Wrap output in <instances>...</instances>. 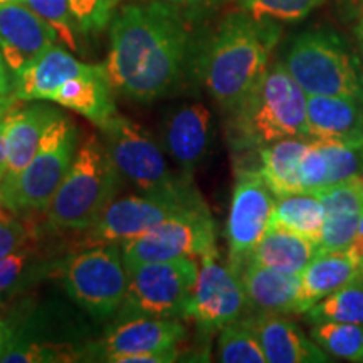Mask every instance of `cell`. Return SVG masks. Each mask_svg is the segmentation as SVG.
Segmentation results:
<instances>
[{
  "label": "cell",
  "instance_id": "obj_28",
  "mask_svg": "<svg viewBox=\"0 0 363 363\" xmlns=\"http://www.w3.org/2000/svg\"><path fill=\"white\" fill-rule=\"evenodd\" d=\"M311 338L330 355L343 360L363 362V326L340 321L313 323Z\"/></svg>",
  "mask_w": 363,
  "mask_h": 363
},
{
  "label": "cell",
  "instance_id": "obj_32",
  "mask_svg": "<svg viewBox=\"0 0 363 363\" xmlns=\"http://www.w3.org/2000/svg\"><path fill=\"white\" fill-rule=\"evenodd\" d=\"M311 194L323 203L325 214L363 216V175L326 185Z\"/></svg>",
  "mask_w": 363,
  "mask_h": 363
},
{
  "label": "cell",
  "instance_id": "obj_4",
  "mask_svg": "<svg viewBox=\"0 0 363 363\" xmlns=\"http://www.w3.org/2000/svg\"><path fill=\"white\" fill-rule=\"evenodd\" d=\"M120 179L106 145L91 135L49 203V224L56 229L88 230L115 199Z\"/></svg>",
  "mask_w": 363,
  "mask_h": 363
},
{
  "label": "cell",
  "instance_id": "obj_22",
  "mask_svg": "<svg viewBox=\"0 0 363 363\" xmlns=\"http://www.w3.org/2000/svg\"><path fill=\"white\" fill-rule=\"evenodd\" d=\"M355 281H363V257L350 249L316 254L301 272V313Z\"/></svg>",
  "mask_w": 363,
  "mask_h": 363
},
{
  "label": "cell",
  "instance_id": "obj_33",
  "mask_svg": "<svg viewBox=\"0 0 363 363\" xmlns=\"http://www.w3.org/2000/svg\"><path fill=\"white\" fill-rule=\"evenodd\" d=\"M78 360V353L66 343H38L13 340L11 348L4 353V363H61Z\"/></svg>",
  "mask_w": 363,
  "mask_h": 363
},
{
  "label": "cell",
  "instance_id": "obj_26",
  "mask_svg": "<svg viewBox=\"0 0 363 363\" xmlns=\"http://www.w3.org/2000/svg\"><path fill=\"white\" fill-rule=\"evenodd\" d=\"M325 224V207L311 192H298L276 197L271 225L310 239L316 246L321 240Z\"/></svg>",
  "mask_w": 363,
  "mask_h": 363
},
{
  "label": "cell",
  "instance_id": "obj_17",
  "mask_svg": "<svg viewBox=\"0 0 363 363\" xmlns=\"http://www.w3.org/2000/svg\"><path fill=\"white\" fill-rule=\"evenodd\" d=\"M362 103L350 96H308V138L363 147Z\"/></svg>",
  "mask_w": 363,
  "mask_h": 363
},
{
  "label": "cell",
  "instance_id": "obj_27",
  "mask_svg": "<svg viewBox=\"0 0 363 363\" xmlns=\"http://www.w3.org/2000/svg\"><path fill=\"white\" fill-rule=\"evenodd\" d=\"M306 318L311 323L340 321L363 326V281H355L320 299L306 311Z\"/></svg>",
  "mask_w": 363,
  "mask_h": 363
},
{
  "label": "cell",
  "instance_id": "obj_46",
  "mask_svg": "<svg viewBox=\"0 0 363 363\" xmlns=\"http://www.w3.org/2000/svg\"><path fill=\"white\" fill-rule=\"evenodd\" d=\"M7 110V103H0V120H2V115Z\"/></svg>",
  "mask_w": 363,
  "mask_h": 363
},
{
  "label": "cell",
  "instance_id": "obj_6",
  "mask_svg": "<svg viewBox=\"0 0 363 363\" xmlns=\"http://www.w3.org/2000/svg\"><path fill=\"white\" fill-rule=\"evenodd\" d=\"M283 62L308 96H350L363 101L360 65L337 33H303L289 45Z\"/></svg>",
  "mask_w": 363,
  "mask_h": 363
},
{
  "label": "cell",
  "instance_id": "obj_11",
  "mask_svg": "<svg viewBox=\"0 0 363 363\" xmlns=\"http://www.w3.org/2000/svg\"><path fill=\"white\" fill-rule=\"evenodd\" d=\"M202 203L197 192L190 195L145 194L113 199L99 219L88 229L84 246L125 244L147 234L169 217Z\"/></svg>",
  "mask_w": 363,
  "mask_h": 363
},
{
  "label": "cell",
  "instance_id": "obj_41",
  "mask_svg": "<svg viewBox=\"0 0 363 363\" xmlns=\"http://www.w3.org/2000/svg\"><path fill=\"white\" fill-rule=\"evenodd\" d=\"M13 91V74L9 69L4 54L0 51V103H7L6 96Z\"/></svg>",
  "mask_w": 363,
  "mask_h": 363
},
{
  "label": "cell",
  "instance_id": "obj_9",
  "mask_svg": "<svg viewBox=\"0 0 363 363\" xmlns=\"http://www.w3.org/2000/svg\"><path fill=\"white\" fill-rule=\"evenodd\" d=\"M66 293L93 315L108 318L120 310L128 288L121 249L116 244L89 246L66 261L62 271Z\"/></svg>",
  "mask_w": 363,
  "mask_h": 363
},
{
  "label": "cell",
  "instance_id": "obj_43",
  "mask_svg": "<svg viewBox=\"0 0 363 363\" xmlns=\"http://www.w3.org/2000/svg\"><path fill=\"white\" fill-rule=\"evenodd\" d=\"M0 165L7 169V123L6 118L0 120Z\"/></svg>",
  "mask_w": 363,
  "mask_h": 363
},
{
  "label": "cell",
  "instance_id": "obj_49",
  "mask_svg": "<svg viewBox=\"0 0 363 363\" xmlns=\"http://www.w3.org/2000/svg\"><path fill=\"white\" fill-rule=\"evenodd\" d=\"M6 212H4V208L2 207H0V219H6Z\"/></svg>",
  "mask_w": 363,
  "mask_h": 363
},
{
  "label": "cell",
  "instance_id": "obj_8",
  "mask_svg": "<svg viewBox=\"0 0 363 363\" xmlns=\"http://www.w3.org/2000/svg\"><path fill=\"white\" fill-rule=\"evenodd\" d=\"M106 148L120 174L143 194L190 195L189 177H177L155 140L133 120L116 115L101 128Z\"/></svg>",
  "mask_w": 363,
  "mask_h": 363
},
{
  "label": "cell",
  "instance_id": "obj_42",
  "mask_svg": "<svg viewBox=\"0 0 363 363\" xmlns=\"http://www.w3.org/2000/svg\"><path fill=\"white\" fill-rule=\"evenodd\" d=\"M165 2H172L179 7H192V9H202V7H216L220 4L229 2V0H165Z\"/></svg>",
  "mask_w": 363,
  "mask_h": 363
},
{
  "label": "cell",
  "instance_id": "obj_7",
  "mask_svg": "<svg viewBox=\"0 0 363 363\" xmlns=\"http://www.w3.org/2000/svg\"><path fill=\"white\" fill-rule=\"evenodd\" d=\"M128 288L121 303L120 321L131 318L185 316L199 264L190 257L142 262L126 267Z\"/></svg>",
  "mask_w": 363,
  "mask_h": 363
},
{
  "label": "cell",
  "instance_id": "obj_45",
  "mask_svg": "<svg viewBox=\"0 0 363 363\" xmlns=\"http://www.w3.org/2000/svg\"><path fill=\"white\" fill-rule=\"evenodd\" d=\"M6 175H7V169H6V167L0 165V184H2L4 179H6Z\"/></svg>",
  "mask_w": 363,
  "mask_h": 363
},
{
  "label": "cell",
  "instance_id": "obj_20",
  "mask_svg": "<svg viewBox=\"0 0 363 363\" xmlns=\"http://www.w3.org/2000/svg\"><path fill=\"white\" fill-rule=\"evenodd\" d=\"M165 142L184 175L192 177L211 143V111L201 103L179 108L167 123Z\"/></svg>",
  "mask_w": 363,
  "mask_h": 363
},
{
  "label": "cell",
  "instance_id": "obj_21",
  "mask_svg": "<svg viewBox=\"0 0 363 363\" xmlns=\"http://www.w3.org/2000/svg\"><path fill=\"white\" fill-rule=\"evenodd\" d=\"M106 66L88 67L83 74L76 76L52 94L51 101L61 104L67 110L88 118L91 123L103 128L116 115L115 98Z\"/></svg>",
  "mask_w": 363,
  "mask_h": 363
},
{
  "label": "cell",
  "instance_id": "obj_25",
  "mask_svg": "<svg viewBox=\"0 0 363 363\" xmlns=\"http://www.w3.org/2000/svg\"><path fill=\"white\" fill-rule=\"evenodd\" d=\"M311 142L286 138L259 150V174L274 197L305 192L299 182V163Z\"/></svg>",
  "mask_w": 363,
  "mask_h": 363
},
{
  "label": "cell",
  "instance_id": "obj_18",
  "mask_svg": "<svg viewBox=\"0 0 363 363\" xmlns=\"http://www.w3.org/2000/svg\"><path fill=\"white\" fill-rule=\"evenodd\" d=\"M89 66L54 44L13 78L12 98L17 101H51L66 81L83 74Z\"/></svg>",
  "mask_w": 363,
  "mask_h": 363
},
{
  "label": "cell",
  "instance_id": "obj_44",
  "mask_svg": "<svg viewBox=\"0 0 363 363\" xmlns=\"http://www.w3.org/2000/svg\"><path fill=\"white\" fill-rule=\"evenodd\" d=\"M350 251L355 254L358 257H363V217L360 220V225H358L357 229V234H355V239H353L352 246L348 247Z\"/></svg>",
  "mask_w": 363,
  "mask_h": 363
},
{
  "label": "cell",
  "instance_id": "obj_10",
  "mask_svg": "<svg viewBox=\"0 0 363 363\" xmlns=\"http://www.w3.org/2000/svg\"><path fill=\"white\" fill-rule=\"evenodd\" d=\"M216 247V222L206 203L187 208L150 229L147 234L121 244L125 267L142 262L197 259Z\"/></svg>",
  "mask_w": 363,
  "mask_h": 363
},
{
  "label": "cell",
  "instance_id": "obj_48",
  "mask_svg": "<svg viewBox=\"0 0 363 363\" xmlns=\"http://www.w3.org/2000/svg\"><path fill=\"white\" fill-rule=\"evenodd\" d=\"M358 35H360V44H362V52H363V27L362 30H358Z\"/></svg>",
  "mask_w": 363,
  "mask_h": 363
},
{
  "label": "cell",
  "instance_id": "obj_12",
  "mask_svg": "<svg viewBox=\"0 0 363 363\" xmlns=\"http://www.w3.org/2000/svg\"><path fill=\"white\" fill-rule=\"evenodd\" d=\"M247 306L238 272L229 262H222L216 247L203 254L184 318L192 320L203 331H216L239 320Z\"/></svg>",
  "mask_w": 363,
  "mask_h": 363
},
{
  "label": "cell",
  "instance_id": "obj_19",
  "mask_svg": "<svg viewBox=\"0 0 363 363\" xmlns=\"http://www.w3.org/2000/svg\"><path fill=\"white\" fill-rule=\"evenodd\" d=\"M249 306L267 313H301V274L246 262L239 269Z\"/></svg>",
  "mask_w": 363,
  "mask_h": 363
},
{
  "label": "cell",
  "instance_id": "obj_29",
  "mask_svg": "<svg viewBox=\"0 0 363 363\" xmlns=\"http://www.w3.org/2000/svg\"><path fill=\"white\" fill-rule=\"evenodd\" d=\"M219 360L224 363H266L256 335L244 320H235L220 330Z\"/></svg>",
  "mask_w": 363,
  "mask_h": 363
},
{
  "label": "cell",
  "instance_id": "obj_3",
  "mask_svg": "<svg viewBox=\"0 0 363 363\" xmlns=\"http://www.w3.org/2000/svg\"><path fill=\"white\" fill-rule=\"evenodd\" d=\"M306 101L308 94L284 62H274L233 111L238 147H266L286 138H308Z\"/></svg>",
  "mask_w": 363,
  "mask_h": 363
},
{
  "label": "cell",
  "instance_id": "obj_13",
  "mask_svg": "<svg viewBox=\"0 0 363 363\" xmlns=\"http://www.w3.org/2000/svg\"><path fill=\"white\" fill-rule=\"evenodd\" d=\"M276 197L259 170H240L227 219L229 264L235 272L246 264L254 247L271 227Z\"/></svg>",
  "mask_w": 363,
  "mask_h": 363
},
{
  "label": "cell",
  "instance_id": "obj_16",
  "mask_svg": "<svg viewBox=\"0 0 363 363\" xmlns=\"http://www.w3.org/2000/svg\"><path fill=\"white\" fill-rule=\"evenodd\" d=\"M246 325L256 335L267 363H326L330 362L323 348L308 338L298 325L281 316V313L261 311L246 318Z\"/></svg>",
  "mask_w": 363,
  "mask_h": 363
},
{
  "label": "cell",
  "instance_id": "obj_14",
  "mask_svg": "<svg viewBox=\"0 0 363 363\" xmlns=\"http://www.w3.org/2000/svg\"><path fill=\"white\" fill-rule=\"evenodd\" d=\"M57 34L26 4L0 6V51L16 78L40 54L56 44Z\"/></svg>",
  "mask_w": 363,
  "mask_h": 363
},
{
  "label": "cell",
  "instance_id": "obj_39",
  "mask_svg": "<svg viewBox=\"0 0 363 363\" xmlns=\"http://www.w3.org/2000/svg\"><path fill=\"white\" fill-rule=\"evenodd\" d=\"M30 254L29 242H26L24 246L9 254V256L0 259V294L6 293L11 286L21 278L22 271L27 266Z\"/></svg>",
  "mask_w": 363,
  "mask_h": 363
},
{
  "label": "cell",
  "instance_id": "obj_1",
  "mask_svg": "<svg viewBox=\"0 0 363 363\" xmlns=\"http://www.w3.org/2000/svg\"><path fill=\"white\" fill-rule=\"evenodd\" d=\"M189 29L179 6L165 0L125 6L113 17L106 71L113 88L150 103L182 78Z\"/></svg>",
  "mask_w": 363,
  "mask_h": 363
},
{
  "label": "cell",
  "instance_id": "obj_38",
  "mask_svg": "<svg viewBox=\"0 0 363 363\" xmlns=\"http://www.w3.org/2000/svg\"><path fill=\"white\" fill-rule=\"evenodd\" d=\"M33 238V233L24 222L13 219H0V259L24 246Z\"/></svg>",
  "mask_w": 363,
  "mask_h": 363
},
{
  "label": "cell",
  "instance_id": "obj_30",
  "mask_svg": "<svg viewBox=\"0 0 363 363\" xmlns=\"http://www.w3.org/2000/svg\"><path fill=\"white\" fill-rule=\"evenodd\" d=\"M325 0H239L240 9L257 21L296 22L320 7Z\"/></svg>",
  "mask_w": 363,
  "mask_h": 363
},
{
  "label": "cell",
  "instance_id": "obj_47",
  "mask_svg": "<svg viewBox=\"0 0 363 363\" xmlns=\"http://www.w3.org/2000/svg\"><path fill=\"white\" fill-rule=\"evenodd\" d=\"M11 2H21V0H0V6H6V4Z\"/></svg>",
  "mask_w": 363,
  "mask_h": 363
},
{
  "label": "cell",
  "instance_id": "obj_23",
  "mask_svg": "<svg viewBox=\"0 0 363 363\" xmlns=\"http://www.w3.org/2000/svg\"><path fill=\"white\" fill-rule=\"evenodd\" d=\"M57 115L48 104H35L13 113H7V175L16 177L29 165L38 152L48 125Z\"/></svg>",
  "mask_w": 363,
  "mask_h": 363
},
{
  "label": "cell",
  "instance_id": "obj_35",
  "mask_svg": "<svg viewBox=\"0 0 363 363\" xmlns=\"http://www.w3.org/2000/svg\"><path fill=\"white\" fill-rule=\"evenodd\" d=\"M362 217L360 214H325L323 233L316 254L343 251L350 247Z\"/></svg>",
  "mask_w": 363,
  "mask_h": 363
},
{
  "label": "cell",
  "instance_id": "obj_37",
  "mask_svg": "<svg viewBox=\"0 0 363 363\" xmlns=\"http://www.w3.org/2000/svg\"><path fill=\"white\" fill-rule=\"evenodd\" d=\"M299 182L305 192H315V190L328 185V162L325 153L321 152L320 145L311 142L306 153L299 163Z\"/></svg>",
  "mask_w": 363,
  "mask_h": 363
},
{
  "label": "cell",
  "instance_id": "obj_36",
  "mask_svg": "<svg viewBox=\"0 0 363 363\" xmlns=\"http://www.w3.org/2000/svg\"><path fill=\"white\" fill-rule=\"evenodd\" d=\"M120 2L121 0H69L81 33H98L106 27Z\"/></svg>",
  "mask_w": 363,
  "mask_h": 363
},
{
  "label": "cell",
  "instance_id": "obj_31",
  "mask_svg": "<svg viewBox=\"0 0 363 363\" xmlns=\"http://www.w3.org/2000/svg\"><path fill=\"white\" fill-rule=\"evenodd\" d=\"M21 2L56 30L57 39L65 44V48L69 51L78 49V40H76L78 24L72 16L69 0H21Z\"/></svg>",
  "mask_w": 363,
  "mask_h": 363
},
{
  "label": "cell",
  "instance_id": "obj_40",
  "mask_svg": "<svg viewBox=\"0 0 363 363\" xmlns=\"http://www.w3.org/2000/svg\"><path fill=\"white\" fill-rule=\"evenodd\" d=\"M17 338V326L9 318H0V358Z\"/></svg>",
  "mask_w": 363,
  "mask_h": 363
},
{
  "label": "cell",
  "instance_id": "obj_24",
  "mask_svg": "<svg viewBox=\"0 0 363 363\" xmlns=\"http://www.w3.org/2000/svg\"><path fill=\"white\" fill-rule=\"evenodd\" d=\"M318 246L310 239L271 225L249 256L247 262L272 267V269L301 274L316 256Z\"/></svg>",
  "mask_w": 363,
  "mask_h": 363
},
{
  "label": "cell",
  "instance_id": "obj_5",
  "mask_svg": "<svg viewBox=\"0 0 363 363\" xmlns=\"http://www.w3.org/2000/svg\"><path fill=\"white\" fill-rule=\"evenodd\" d=\"M78 150V131L69 118L57 111L45 128L38 152L29 165L0 184V207L22 212L48 211L54 194L65 180Z\"/></svg>",
  "mask_w": 363,
  "mask_h": 363
},
{
  "label": "cell",
  "instance_id": "obj_15",
  "mask_svg": "<svg viewBox=\"0 0 363 363\" xmlns=\"http://www.w3.org/2000/svg\"><path fill=\"white\" fill-rule=\"evenodd\" d=\"M185 337V326L175 318H131L108 331L98 343V357L121 363L126 357L167 350Z\"/></svg>",
  "mask_w": 363,
  "mask_h": 363
},
{
  "label": "cell",
  "instance_id": "obj_34",
  "mask_svg": "<svg viewBox=\"0 0 363 363\" xmlns=\"http://www.w3.org/2000/svg\"><path fill=\"white\" fill-rule=\"evenodd\" d=\"M328 162V185L363 175V147L316 142Z\"/></svg>",
  "mask_w": 363,
  "mask_h": 363
},
{
  "label": "cell",
  "instance_id": "obj_2",
  "mask_svg": "<svg viewBox=\"0 0 363 363\" xmlns=\"http://www.w3.org/2000/svg\"><path fill=\"white\" fill-rule=\"evenodd\" d=\"M274 21H257L247 12L227 13L212 34L201 57V74L212 98L234 111L267 71L279 40Z\"/></svg>",
  "mask_w": 363,
  "mask_h": 363
}]
</instances>
